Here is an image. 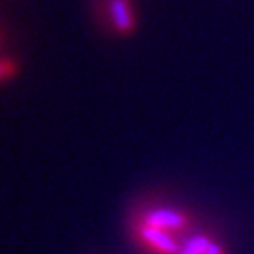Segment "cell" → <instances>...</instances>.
<instances>
[{
  "label": "cell",
  "mask_w": 254,
  "mask_h": 254,
  "mask_svg": "<svg viewBox=\"0 0 254 254\" xmlns=\"http://www.w3.org/2000/svg\"><path fill=\"white\" fill-rule=\"evenodd\" d=\"M212 242H214V238L208 233H198L194 237L187 238L186 242L182 244L180 254H206Z\"/></svg>",
  "instance_id": "4"
},
{
  "label": "cell",
  "mask_w": 254,
  "mask_h": 254,
  "mask_svg": "<svg viewBox=\"0 0 254 254\" xmlns=\"http://www.w3.org/2000/svg\"><path fill=\"white\" fill-rule=\"evenodd\" d=\"M206 254H226V249H224L222 244H219L217 240H214L212 246L208 247V251H206Z\"/></svg>",
  "instance_id": "6"
},
{
  "label": "cell",
  "mask_w": 254,
  "mask_h": 254,
  "mask_svg": "<svg viewBox=\"0 0 254 254\" xmlns=\"http://www.w3.org/2000/svg\"><path fill=\"white\" fill-rule=\"evenodd\" d=\"M132 237L141 246V249L150 254H180V249H182L179 237L139 224V222L132 224Z\"/></svg>",
  "instance_id": "2"
},
{
  "label": "cell",
  "mask_w": 254,
  "mask_h": 254,
  "mask_svg": "<svg viewBox=\"0 0 254 254\" xmlns=\"http://www.w3.org/2000/svg\"><path fill=\"white\" fill-rule=\"evenodd\" d=\"M134 222L166 231V233H171L175 237L180 233H186L192 228V217L187 212L171 208V206H157V208L141 212Z\"/></svg>",
  "instance_id": "1"
},
{
  "label": "cell",
  "mask_w": 254,
  "mask_h": 254,
  "mask_svg": "<svg viewBox=\"0 0 254 254\" xmlns=\"http://www.w3.org/2000/svg\"><path fill=\"white\" fill-rule=\"evenodd\" d=\"M106 14L117 34L127 36L136 28L132 0H106Z\"/></svg>",
  "instance_id": "3"
},
{
  "label": "cell",
  "mask_w": 254,
  "mask_h": 254,
  "mask_svg": "<svg viewBox=\"0 0 254 254\" xmlns=\"http://www.w3.org/2000/svg\"><path fill=\"white\" fill-rule=\"evenodd\" d=\"M14 72H16V64L12 62V60L0 59V81L11 78Z\"/></svg>",
  "instance_id": "5"
}]
</instances>
